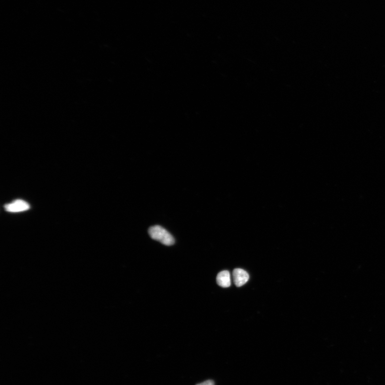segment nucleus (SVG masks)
Returning <instances> with one entry per match:
<instances>
[{
	"instance_id": "obj_1",
	"label": "nucleus",
	"mask_w": 385,
	"mask_h": 385,
	"mask_svg": "<svg viewBox=\"0 0 385 385\" xmlns=\"http://www.w3.org/2000/svg\"><path fill=\"white\" fill-rule=\"evenodd\" d=\"M148 232L151 238L165 245L170 246L175 242L174 238L169 232L161 226L155 225L150 227Z\"/></svg>"
},
{
	"instance_id": "obj_2",
	"label": "nucleus",
	"mask_w": 385,
	"mask_h": 385,
	"mask_svg": "<svg viewBox=\"0 0 385 385\" xmlns=\"http://www.w3.org/2000/svg\"><path fill=\"white\" fill-rule=\"evenodd\" d=\"M6 211L10 213H19L28 210L30 208V204L21 200H17L4 206Z\"/></svg>"
},
{
	"instance_id": "obj_3",
	"label": "nucleus",
	"mask_w": 385,
	"mask_h": 385,
	"mask_svg": "<svg viewBox=\"0 0 385 385\" xmlns=\"http://www.w3.org/2000/svg\"><path fill=\"white\" fill-rule=\"evenodd\" d=\"M233 278L235 284L237 287H241L247 283L249 276L245 270L236 269L233 271Z\"/></svg>"
},
{
	"instance_id": "obj_4",
	"label": "nucleus",
	"mask_w": 385,
	"mask_h": 385,
	"mask_svg": "<svg viewBox=\"0 0 385 385\" xmlns=\"http://www.w3.org/2000/svg\"><path fill=\"white\" fill-rule=\"evenodd\" d=\"M217 283L220 287L226 288L231 285V275L228 271H223L217 276Z\"/></svg>"
},
{
	"instance_id": "obj_5",
	"label": "nucleus",
	"mask_w": 385,
	"mask_h": 385,
	"mask_svg": "<svg viewBox=\"0 0 385 385\" xmlns=\"http://www.w3.org/2000/svg\"><path fill=\"white\" fill-rule=\"evenodd\" d=\"M196 385H215V382L213 381L208 380Z\"/></svg>"
}]
</instances>
